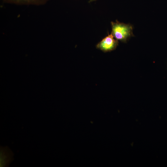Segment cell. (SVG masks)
I'll return each instance as SVG.
<instances>
[{"instance_id":"cell-1","label":"cell","mask_w":167,"mask_h":167,"mask_svg":"<svg viewBox=\"0 0 167 167\" xmlns=\"http://www.w3.org/2000/svg\"><path fill=\"white\" fill-rule=\"evenodd\" d=\"M111 34L116 39L125 42L131 36L133 35L132 27L130 24H126L116 20L111 22Z\"/></svg>"},{"instance_id":"cell-2","label":"cell","mask_w":167,"mask_h":167,"mask_svg":"<svg viewBox=\"0 0 167 167\" xmlns=\"http://www.w3.org/2000/svg\"><path fill=\"white\" fill-rule=\"evenodd\" d=\"M118 41L114 38L112 34H108L96 45V48L104 52L115 49L118 46Z\"/></svg>"},{"instance_id":"cell-3","label":"cell","mask_w":167,"mask_h":167,"mask_svg":"<svg viewBox=\"0 0 167 167\" xmlns=\"http://www.w3.org/2000/svg\"><path fill=\"white\" fill-rule=\"evenodd\" d=\"M7 1L15 3H29L41 0H6Z\"/></svg>"},{"instance_id":"cell-4","label":"cell","mask_w":167,"mask_h":167,"mask_svg":"<svg viewBox=\"0 0 167 167\" xmlns=\"http://www.w3.org/2000/svg\"><path fill=\"white\" fill-rule=\"evenodd\" d=\"M96 0H90L89 1V2H92L94 1H96Z\"/></svg>"}]
</instances>
